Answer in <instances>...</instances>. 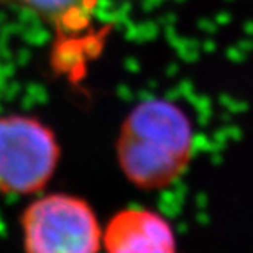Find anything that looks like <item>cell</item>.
Masks as SVG:
<instances>
[{"mask_svg":"<svg viewBox=\"0 0 253 253\" xmlns=\"http://www.w3.org/2000/svg\"><path fill=\"white\" fill-rule=\"evenodd\" d=\"M105 253H178L173 225L153 209L130 206L117 211L102 229Z\"/></svg>","mask_w":253,"mask_h":253,"instance_id":"obj_4","label":"cell"},{"mask_svg":"<svg viewBox=\"0 0 253 253\" xmlns=\"http://www.w3.org/2000/svg\"><path fill=\"white\" fill-rule=\"evenodd\" d=\"M25 253H100L102 227L83 197L53 192L37 197L20 215Z\"/></svg>","mask_w":253,"mask_h":253,"instance_id":"obj_2","label":"cell"},{"mask_svg":"<svg viewBox=\"0 0 253 253\" xmlns=\"http://www.w3.org/2000/svg\"><path fill=\"white\" fill-rule=\"evenodd\" d=\"M15 7L35 15L40 22L51 30L56 40L54 51L61 48V53L54 54V63L71 61V54H76L78 63V43H81L89 30L94 27V17L100 0H8Z\"/></svg>","mask_w":253,"mask_h":253,"instance_id":"obj_5","label":"cell"},{"mask_svg":"<svg viewBox=\"0 0 253 253\" xmlns=\"http://www.w3.org/2000/svg\"><path fill=\"white\" fill-rule=\"evenodd\" d=\"M196 133L186 114L173 100L145 99L126 114L119 128L115 153L126 181L141 191L174 184L194 155Z\"/></svg>","mask_w":253,"mask_h":253,"instance_id":"obj_1","label":"cell"},{"mask_svg":"<svg viewBox=\"0 0 253 253\" xmlns=\"http://www.w3.org/2000/svg\"><path fill=\"white\" fill-rule=\"evenodd\" d=\"M61 158L59 141L43 120L32 115L0 117V194H40Z\"/></svg>","mask_w":253,"mask_h":253,"instance_id":"obj_3","label":"cell"}]
</instances>
